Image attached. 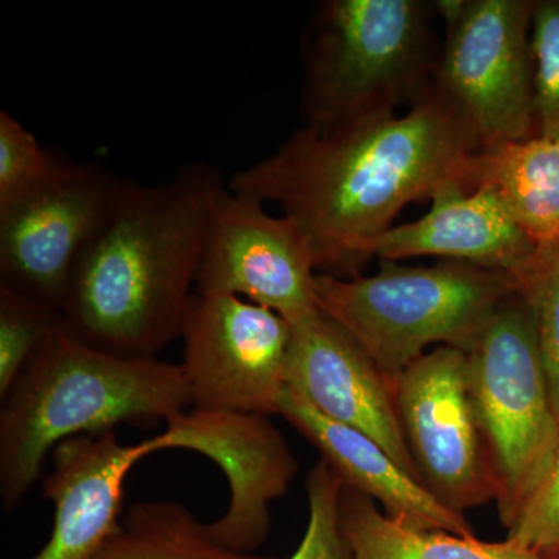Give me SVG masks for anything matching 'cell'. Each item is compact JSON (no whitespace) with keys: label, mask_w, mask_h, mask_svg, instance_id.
<instances>
[{"label":"cell","mask_w":559,"mask_h":559,"mask_svg":"<svg viewBox=\"0 0 559 559\" xmlns=\"http://www.w3.org/2000/svg\"><path fill=\"white\" fill-rule=\"evenodd\" d=\"M476 150L430 90L404 116L301 128L266 159L234 175L229 189L277 202L310 246L318 274L355 278L401 210L429 200L448 180L460 182Z\"/></svg>","instance_id":"1"},{"label":"cell","mask_w":559,"mask_h":559,"mask_svg":"<svg viewBox=\"0 0 559 559\" xmlns=\"http://www.w3.org/2000/svg\"><path fill=\"white\" fill-rule=\"evenodd\" d=\"M218 168L191 164L167 182L119 179L70 274L61 312L73 337L121 358H156L182 333L194 296Z\"/></svg>","instance_id":"2"},{"label":"cell","mask_w":559,"mask_h":559,"mask_svg":"<svg viewBox=\"0 0 559 559\" xmlns=\"http://www.w3.org/2000/svg\"><path fill=\"white\" fill-rule=\"evenodd\" d=\"M191 406L182 367L109 355L58 331L35 353L0 407V499L16 510L55 447L119 425L159 421Z\"/></svg>","instance_id":"3"},{"label":"cell","mask_w":559,"mask_h":559,"mask_svg":"<svg viewBox=\"0 0 559 559\" xmlns=\"http://www.w3.org/2000/svg\"><path fill=\"white\" fill-rule=\"evenodd\" d=\"M436 14L423 0L320 3L301 43L305 127L329 130L425 98L440 57Z\"/></svg>","instance_id":"4"},{"label":"cell","mask_w":559,"mask_h":559,"mask_svg":"<svg viewBox=\"0 0 559 559\" xmlns=\"http://www.w3.org/2000/svg\"><path fill=\"white\" fill-rule=\"evenodd\" d=\"M518 289L506 272L455 261L429 267L382 261V270L367 277H316L319 310L347 331L392 385L432 345L469 352Z\"/></svg>","instance_id":"5"},{"label":"cell","mask_w":559,"mask_h":559,"mask_svg":"<svg viewBox=\"0 0 559 559\" xmlns=\"http://www.w3.org/2000/svg\"><path fill=\"white\" fill-rule=\"evenodd\" d=\"M468 358L474 415L507 530L550 469L559 419L536 336L532 307L520 289L499 305Z\"/></svg>","instance_id":"6"},{"label":"cell","mask_w":559,"mask_h":559,"mask_svg":"<svg viewBox=\"0 0 559 559\" xmlns=\"http://www.w3.org/2000/svg\"><path fill=\"white\" fill-rule=\"evenodd\" d=\"M535 0H466L447 24L432 91L477 148L536 131L532 20Z\"/></svg>","instance_id":"7"},{"label":"cell","mask_w":559,"mask_h":559,"mask_svg":"<svg viewBox=\"0 0 559 559\" xmlns=\"http://www.w3.org/2000/svg\"><path fill=\"white\" fill-rule=\"evenodd\" d=\"M180 337L193 409L277 414L288 385V320L241 297L194 293Z\"/></svg>","instance_id":"8"},{"label":"cell","mask_w":559,"mask_h":559,"mask_svg":"<svg viewBox=\"0 0 559 559\" xmlns=\"http://www.w3.org/2000/svg\"><path fill=\"white\" fill-rule=\"evenodd\" d=\"M393 393L419 481L430 495L463 516L496 500L471 403L466 352L433 348L401 373Z\"/></svg>","instance_id":"9"},{"label":"cell","mask_w":559,"mask_h":559,"mask_svg":"<svg viewBox=\"0 0 559 559\" xmlns=\"http://www.w3.org/2000/svg\"><path fill=\"white\" fill-rule=\"evenodd\" d=\"M117 183L102 165L61 159L36 189L0 207V285L61 311L75 261Z\"/></svg>","instance_id":"10"},{"label":"cell","mask_w":559,"mask_h":559,"mask_svg":"<svg viewBox=\"0 0 559 559\" xmlns=\"http://www.w3.org/2000/svg\"><path fill=\"white\" fill-rule=\"evenodd\" d=\"M314 259L289 218L226 187L210 216L197 290L237 296L277 312L290 325L319 310Z\"/></svg>","instance_id":"11"},{"label":"cell","mask_w":559,"mask_h":559,"mask_svg":"<svg viewBox=\"0 0 559 559\" xmlns=\"http://www.w3.org/2000/svg\"><path fill=\"white\" fill-rule=\"evenodd\" d=\"M156 451L190 450L213 460L226 474L230 502L209 532L221 546L253 554L271 532V506L288 491L299 471L270 415L249 412H179L153 437Z\"/></svg>","instance_id":"12"},{"label":"cell","mask_w":559,"mask_h":559,"mask_svg":"<svg viewBox=\"0 0 559 559\" xmlns=\"http://www.w3.org/2000/svg\"><path fill=\"white\" fill-rule=\"evenodd\" d=\"M288 388L323 417L358 429L419 481L388 378L356 341L320 310L293 323Z\"/></svg>","instance_id":"13"},{"label":"cell","mask_w":559,"mask_h":559,"mask_svg":"<svg viewBox=\"0 0 559 559\" xmlns=\"http://www.w3.org/2000/svg\"><path fill=\"white\" fill-rule=\"evenodd\" d=\"M154 452L153 439L121 444L114 430L55 447L51 468L40 479L44 498L55 507L53 528L33 559L94 558L119 527L124 479Z\"/></svg>","instance_id":"14"},{"label":"cell","mask_w":559,"mask_h":559,"mask_svg":"<svg viewBox=\"0 0 559 559\" xmlns=\"http://www.w3.org/2000/svg\"><path fill=\"white\" fill-rule=\"evenodd\" d=\"M429 201V212L421 218L393 226L373 242V259L396 263L437 257L506 272L518 283L532 270L538 246L491 190L468 191L459 180H448Z\"/></svg>","instance_id":"15"},{"label":"cell","mask_w":559,"mask_h":559,"mask_svg":"<svg viewBox=\"0 0 559 559\" xmlns=\"http://www.w3.org/2000/svg\"><path fill=\"white\" fill-rule=\"evenodd\" d=\"M277 414L311 441L344 485L369 496L388 516L418 530L474 535L463 514L430 495L377 440L323 417L297 390L286 385L278 399Z\"/></svg>","instance_id":"16"},{"label":"cell","mask_w":559,"mask_h":559,"mask_svg":"<svg viewBox=\"0 0 559 559\" xmlns=\"http://www.w3.org/2000/svg\"><path fill=\"white\" fill-rule=\"evenodd\" d=\"M460 183L491 190L538 249L559 241V139L533 135L476 150Z\"/></svg>","instance_id":"17"},{"label":"cell","mask_w":559,"mask_h":559,"mask_svg":"<svg viewBox=\"0 0 559 559\" xmlns=\"http://www.w3.org/2000/svg\"><path fill=\"white\" fill-rule=\"evenodd\" d=\"M340 524L353 559H540L509 538L487 543L474 535L409 527L347 485L341 491Z\"/></svg>","instance_id":"18"},{"label":"cell","mask_w":559,"mask_h":559,"mask_svg":"<svg viewBox=\"0 0 559 559\" xmlns=\"http://www.w3.org/2000/svg\"><path fill=\"white\" fill-rule=\"evenodd\" d=\"M92 559H277L221 546L209 524L175 500L138 502Z\"/></svg>","instance_id":"19"},{"label":"cell","mask_w":559,"mask_h":559,"mask_svg":"<svg viewBox=\"0 0 559 559\" xmlns=\"http://www.w3.org/2000/svg\"><path fill=\"white\" fill-rule=\"evenodd\" d=\"M62 329L58 308L0 285V399L35 353Z\"/></svg>","instance_id":"20"},{"label":"cell","mask_w":559,"mask_h":559,"mask_svg":"<svg viewBox=\"0 0 559 559\" xmlns=\"http://www.w3.org/2000/svg\"><path fill=\"white\" fill-rule=\"evenodd\" d=\"M520 290L532 307L540 359L559 419V241L539 249Z\"/></svg>","instance_id":"21"},{"label":"cell","mask_w":559,"mask_h":559,"mask_svg":"<svg viewBox=\"0 0 559 559\" xmlns=\"http://www.w3.org/2000/svg\"><path fill=\"white\" fill-rule=\"evenodd\" d=\"M344 481L320 460L307 477L310 514L297 550L289 559H353L340 524V498Z\"/></svg>","instance_id":"22"},{"label":"cell","mask_w":559,"mask_h":559,"mask_svg":"<svg viewBox=\"0 0 559 559\" xmlns=\"http://www.w3.org/2000/svg\"><path fill=\"white\" fill-rule=\"evenodd\" d=\"M532 58L536 135L559 139V0H535Z\"/></svg>","instance_id":"23"},{"label":"cell","mask_w":559,"mask_h":559,"mask_svg":"<svg viewBox=\"0 0 559 559\" xmlns=\"http://www.w3.org/2000/svg\"><path fill=\"white\" fill-rule=\"evenodd\" d=\"M60 162L9 110H0V207L36 189Z\"/></svg>","instance_id":"24"},{"label":"cell","mask_w":559,"mask_h":559,"mask_svg":"<svg viewBox=\"0 0 559 559\" xmlns=\"http://www.w3.org/2000/svg\"><path fill=\"white\" fill-rule=\"evenodd\" d=\"M507 538L539 555L559 551V448L546 477L509 528Z\"/></svg>","instance_id":"25"},{"label":"cell","mask_w":559,"mask_h":559,"mask_svg":"<svg viewBox=\"0 0 559 559\" xmlns=\"http://www.w3.org/2000/svg\"><path fill=\"white\" fill-rule=\"evenodd\" d=\"M540 559H559V551H551V554L540 555Z\"/></svg>","instance_id":"26"}]
</instances>
